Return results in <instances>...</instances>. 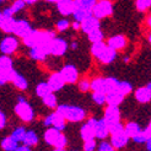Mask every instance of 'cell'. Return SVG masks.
<instances>
[{"label": "cell", "instance_id": "6da1fadb", "mask_svg": "<svg viewBox=\"0 0 151 151\" xmlns=\"http://www.w3.org/2000/svg\"><path fill=\"white\" fill-rule=\"evenodd\" d=\"M53 37H55L54 31H49V29H36L32 28L26 37L22 38V43L25 44L27 48H32L40 44L48 43Z\"/></svg>", "mask_w": 151, "mask_h": 151}, {"label": "cell", "instance_id": "f5cc1de1", "mask_svg": "<svg viewBox=\"0 0 151 151\" xmlns=\"http://www.w3.org/2000/svg\"><path fill=\"white\" fill-rule=\"evenodd\" d=\"M70 27L74 29V31H80V22H78V21L70 22Z\"/></svg>", "mask_w": 151, "mask_h": 151}, {"label": "cell", "instance_id": "5b68a950", "mask_svg": "<svg viewBox=\"0 0 151 151\" xmlns=\"http://www.w3.org/2000/svg\"><path fill=\"white\" fill-rule=\"evenodd\" d=\"M49 55L52 57H63L69 49V43H68L62 37H53L48 43Z\"/></svg>", "mask_w": 151, "mask_h": 151}, {"label": "cell", "instance_id": "8fae6325", "mask_svg": "<svg viewBox=\"0 0 151 151\" xmlns=\"http://www.w3.org/2000/svg\"><path fill=\"white\" fill-rule=\"evenodd\" d=\"M106 44L109 48L119 52V50H123L128 46V38L124 35H114L106 41Z\"/></svg>", "mask_w": 151, "mask_h": 151}, {"label": "cell", "instance_id": "9f6ffc18", "mask_svg": "<svg viewBox=\"0 0 151 151\" xmlns=\"http://www.w3.org/2000/svg\"><path fill=\"white\" fill-rule=\"evenodd\" d=\"M145 144H146V149L150 151V150H151V140H147V141L145 142Z\"/></svg>", "mask_w": 151, "mask_h": 151}, {"label": "cell", "instance_id": "9a60e30c", "mask_svg": "<svg viewBox=\"0 0 151 151\" xmlns=\"http://www.w3.org/2000/svg\"><path fill=\"white\" fill-rule=\"evenodd\" d=\"M135 100H137L139 103H149L150 100H151V84H149L146 86H142V87H139L135 90Z\"/></svg>", "mask_w": 151, "mask_h": 151}, {"label": "cell", "instance_id": "ffe728a7", "mask_svg": "<svg viewBox=\"0 0 151 151\" xmlns=\"http://www.w3.org/2000/svg\"><path fill=\"white\" fill-rule=\"evenodd\" d=\"M11 82H12V85L16 87L17 90H20V91H25V90H27V87H28V81H27V79H26L22 74L17 73V71H15Z\"/></svg>", "mask_w": 151, "mask_h": 151}, {"label": "cell", "instance_id": "4fadbf2b", "mask_svg": "<svg viewBox=\"0 0 151 151\" xmlns=\"http://www.w3.org/2000/svg\"><path fill=\"white\" fill-rule=\"evenodd\" d=\"M128 141H129V137L125 134L124 129L122 130H119L117 133H113L111 134V144L112 146L114 147L116 150H119V149H123L127 144H128Z\"/></svg>", "mask_w": 151, "mask_h": 151}, {"label": "cell", "instance_id": "680465c9", "mask_svg": "<svg viewBox=\"0 0 151 151\" xmlns=\"http://www.w3.org/2000/svg\"><path fill=\"white\" fill-rule=\"evenodd\" d=\"M43 1H46V3H53V4H55L58 0H43Z\"/></svg>", "mask_w": 151, "mask_h": 151}, {"label": "cell", "instance_id": "db71d44e", "mask_svg": "<svg viewBox=\"0 0 151 151\" xmlns=\"http://www.w3.org/2000/svg\"><path fill=\"white\" fill-rule=\"evenodd\" d=\"M26 5H35V4H37L40 1V0H22Z\"/></svg>", "mask_w": 151, "mask_h": 151}, {"label": "cell", "instance_id": "603a6c76", "mask_svg": "<svg viewBox=\"0 0 151 151\" xmlns=\"http://www.w3.org/2000/svg\"><path fill=\"white\" fill-rule=\"evenodd\" d=\"M132 139L134 142H137V144H145L147 140H151V127H150V124H149V127L145 128V129H141V132L135 135V137H133Z\"/></svg>", "mask_w": 151, "mask_h": 151}, {"label": "cell", "instance_id": "7c38bea8", "mask_svg": "<svg viewBox=\"0 0 151 151\" xmlns=\"http://www.w3.org/2000/svg\"><path fill=\"white\" fill-rule=\"evenodd\" d=\"M101 27V20L96 19L93 15H88L86 19H84L80 22V31H82L85 35H87L88 32H91L92 29Z\"/></svg>", "mask_w": 151, "mask_h": 151}, {"label": "cell", "instance_id": "8992f818", "mask_svg": "<svg viewBox=\"0 0 151 151\" xmlns=\"http://www.w3.org/2000/svg\"><path fill=\"white\" fill-rule=\"evenodd\" d=\"M20 46V41L16 36L14 35H6L0 42V52L5 55H12L16 53Z\"/></svg>", "mask_w": 151, "mask_h": 151}, {"label": "cell", "instance_id": "8d00e7d4", "mask_svg": "<svg viewBox=\"0 0 151 151\" xmlns=\"http://www.w3.org/2000/svg\"><path fill=\"white\" fill-rule=\"evenodd\" d=\"M118 79L116 78H104V86H106V93L111 92L113 90H117V85H118Z\"/></svg>", "mask_w": 151, "mask_h": 151}, {"label": "cell", "instance_id": "11a10c76", "mask_svg": "<svg viewBox=\"0 0 151 151\" xmlns=\"http://www.w3.org/2000/svg\"><path fill=\"white\" fill-rule=\"evenodd\" d=\"M70 48H71L73 50H76V49L79 48V43H78L76 41H73V42L70 43Z\"/></svg>", "mask_w": 151, "mask_h": 151}, {"label": "cell", "instance_id": "c3c4849f", "mask_svg": "<svg viewBox=\"0 0 151 151\" xmlns=\"http://www.w3.org/2000/svg\"><path fill=\"white\" fill-rule=\"evenodd\" d=\"M97 141L96 139H90L84 141V151H96Z\"/></svg>", "mask_w": 151, "mask_h": 151}, {"label": "cell", "instance_id": "e0dca14e", "mask_svg": "<svg viewBox=\"0 0 151 151\" xmlns=\"http://www.w3.org/2000/svg\"><path fill=\"white\" fill-rule=\"evenodd\" d=\"M48 85L50 87V90L53 92H57V91H60L64 86H65V82L62 78V75L58 73H52L49 75V78H48Z\"/></svg>", "mask_w": 151, "mask_h": 151}, {"label": "cell", "instance_id": "ee69618b", "mask_svg": "<svg viewBox=\"0 0 151 151\" xmlns=\"http://www.w3.org/2000/svg\"><path fill=\"white\" fill-rule=\"evenodd\" d=\"M107 128H108V133L109 135L113 134V133H117L119 130L123 129V124L120 120H118V122H112V123H107Z\"/></svg>", "mask_w": 151, "mask_h": 151}, {"label": "cell", "instance_id": "d590c367", "mask_svg": "<svg viewBox=\"0 0 151 151\" xmlns=\"http://www.w3.org/2000/svg\"><path fill=\"white\" fill-rule=\"evenodd\" d=\"M117 91H119L123 96H128L129 93L133 92V86L130 82H128V81H118Z\"/></svg>", "mask_w": 151, "mask_h": 151}, {"label": "cell", "instance_id": "7a4b0ae2", "mask_svg": "<svg viewBox=\"0 0 151 151\" xmlns=\"http://www.w3.org/2000/svg\"><path fill=\"white\" fill-rule=\"evenodd\" d=\"M55 112L59 113L66 122L78 123L82 122L86 118V112L84 108L73 104H58L55 107Z\"/></svg>", "mask_w": 151, "mask_h": 151}, {"label": "cell", "instance_id": "d6a6232c", "mask_svg": "<svg viewBox=\"0 0 151 151\" xmlns=\"http://www.w3.org/2000/svg\"><path fill=\"white\" fill-rule=\"evenodd\" d=\"M87 40L91 42V43L103 41L104 40V33H103V31L101 29V27L95 28V29H92L91 32H88L87 33Z\"/></svg>", "mask_w": 151, "mask_h": 151}, {"label": "cell", "instance_id": "52a82bcc", "mask_svg": "<svg viewBox=\"0 0 151 151\" xmlns=\"http://www.w3.org/2000/svg\"><path fill=\"white\" fill-rule=\"evenodd\" d=\"M87 122L92 125L93 132H95V138L100 139V140H104L108 138V128H107V123L104 122V119H97V118H90Z\"/></svg>", "mask_w": 151, "mask_h": 151}, {"label": "cell", "instance_id": "ab89813d", "mask_svg": "<svg viewBox=\"0 0 151 151\" xmlns=\"http://www.w3.org/2000/svg\"><path fill=\"white\" fill-rule=\"evenodd\" d=\"M70 28V21L68 19H60L55 24V29L58 32H65Z\"/></svg>", "mask_w": 151, "mask_h": 151}, {"label": "cell", "instance_id": "74e56055", "mask_svg": "<svg viewBox=\"0 0 151 151\" xmlns=\"http://www.w3.org/2000/svg\"><path fill=\"white\" fill-rule=\"evenodd\" d=\"M151 6V0H135V7L139 12H146Z\"/></svg>", "mask_w": 151, "mask_h": 151}, {"label": "cell", "instance_id": "bcb514c9", "mask_svg": "<svg viewBox=\"0 0 151 151\" xmlns=\"http://www.w3.org/2000/svg\"><path fill=\"white\" fill-rule=\"evenodd\" d=\"M92 101L99 104V106H102L106 103V93H102V92H93L92 93Z\"/></svg>", "mask_w": 151, "mask_h": 151}, {"label": "cell", "instance_id": "6f0895ef", "mask_svg": "<svg viewBox=\"0 0 151 151\" xmlns=\"http://www.w3.org/2000/svg\"><path fill=\"white\" fill-rule=\"evenodd\" d=\"M146 25L150 27V25H151V17L149 16V17H146Z\"/></svg>", "mask_w": 151, "mask_h": 151}, {"label": "cell", "instance_id": "277c9868", "mask_svg": "<svg viewBox=\"0 0 151 151\" xmlns=\"http://www.w3.org/2000/svg\"><path fill=\"white\" fill-rule=\"evenodd\" d=\"M91 12L99 20L107 19L112 16L113 12H114V5H113L112 0H99V1L95 3Z\"/></svg>", "mask_w": 151, "mask_h": 151}, {"label": "cell", "instance_id": "7dc6e473", "mask_svg": "<svg viewBox=\"0 0 151 151\" xmlns=\"http://www.w3.org/2000/svg\"><path fill=\"white\" fill-rule=\"evenodd\" d=\"M96 150L97 151H117L114 147L112 146V144L109 141H106V139L100 142V145H97Z\"/></svg>", "mask_w": 151, "mask_h": 151}, {"label": "cell", "instance_id": "3957f363", "mask_svg": "<svg viewBox=\"0 0 151 151\" xmlns=\"http://www.w3.org/2000/svg\"><path fill=\"white\" fill-rule=\"evenodd\" d=\"M15 114L25 123H29L35 119V111L32 106L24 97H19V102L15 106Z\"/></svg>", "mask_w": 151, "mask_h": 151}, {"label": "cell", "instance_id": "681fc988", "mask_svg": "<svg viewBox=\"0 0 151 151\" xmlns=\"http://www.w3.org/2000/svg\"><path fill=\"white\" fill-rule=\"evenodd\" d=\"M78 87L81 92L90 91V80L88 79H81L80 81L78 80Z\"/></svg>", "mask_w": 151, "mask_h": 151}, {"label": "cell", "instance_id": "9c48e42d", "mask_svg": "<svg viewBox=\"0 0 151 151\" xmlns=\"http://www.w3.org/2000/svg\"><path fill=\"white\" fill-rule=\"evenodd\" d=\"M59 74L62 75L65 84H76L79 80V70L74 64H66L60 69Z\"/></svg>", "mask_w": 151, "mask_h": 151}, {"label": "cell", "instance_id": "5bb4252c", "mask_svg": "<svg viewBox=\"0 0 151 151\" xmlns=\"http://www.w3.org/2000/svg\"><path fill=\"white\" fill-rule=\"evenodd\" d=\"M57 11L64 17L71 16V14L75 9V3L74 0H58L55 3Z\"/></svg>", "mask_w": 151, "mask_h": 151}, {"label": "cell", "instance_id": "44dd1931", "mask_svg": "<svg viewBox=\"0 0 151 151\" xmlns=\"http://www.w3.org/2000/svg\"><path fill=\"white\" fill-rule=\"evenodd\" d=\"M50 127L55 128V129L63 132L66 127V120L57 112L50 113Z\"/></svg>", "mask_w": 151, "mask_h": 151}, {"label": "cell", "instance_id": "e575fe53", "mask_svg": "<svg viewBox=\"0 0 151 151\" xmlns=\"http://www.w3.org/2000/svg\"><path fill=\"white\" fill-rule=\"evenodd\" d=\"M50 92H53V91L50 90L47 81H41L40 84L36 86V95L38 96L40 99H42V97H44L46 95H48Z\"/></svg>", "mask_w": 151, "mask_h": 151}, {"label": "cell", "instance_id": "d4e9b609", "mask_svg": "<svg viewBox=\"0 0 151 151\" xmlns=\"http://www.w3.org/2000/svg\"><path fill=\"white\" fill-rule=\"evenodd\" d=\"M90 90L93 92H102L106 93V86H104V78H95L90 81Z\"/></svg>", "mask_w": 151, "mask_h": 151}, {"label": "cell", "instance_id": "f1b7e54d", "mask_svg": "<svg viewBox=\"0 0 151 151\" xmlns=\"http://www.w3.org/2000/svg\"><path fill=\"white\" fill-rule=\"evenodd\" d=\"M14 68H9V69H0V86L6 85L7 82H11L12 76L15 74Z\"/></svg>", "mask_w": 151, "mask_h": 151}, {"label": "cell", "instance_id": "e7e4bbea", "mask_svg": "<svg viewBox=\"0 0 151 151\" xmlns=\"http://www.w3.org/2000/svg\"><path fill=\"white\" fill-rule=\"evenodd\" d=\"M96 1H99V0H96Z\"/></svg>", "mask_w": 151, "mask_h": 151}, {"label": "cell", "instance_id": "f6af8a7d", "mask_svg": "<svg viewBox=\"0 0 151 151\" xmlns=\"http://www.w3.org/2000/svg\"><path fill=\"white\" fill-rule=\"evenodd\" d=\"M68 145V139H66V137L62 133L58 137V139L55 140V142H54V145H53V147H57V149H65V146Z\"/></svg>", "mask_w": 151, "mask_h": 151}, {"label": "cell", "instance_id": "484cf974", "mask_svg": "<svg viewBox=\"0 0 151 151\" xmlns=\"http://www.w3.org/2000/svg\"><path fill=\"white\" fill-rule=\"evenodd\" d=\"M123 129H124V132H125V134L128 135V137L133 138L141 132L142 128L137 122H128L125 125H123Z\"/></svg>", "mask_w": 151, "mask_h": 151}, {"label": "cell", "instance_id": "f35d334b", "mask_svg": "<svg viewBox=\"0 0 151 151\" xmlns=\"http://www.w3.org/2000/svg\"><path fill=\"white\" fill-rule=\"evenodd\" d=\"M9 68H14V62L10 55H0V69H9Z\"/></svg>", "mask_w": 151, "mask_h": 151}, {"label": "cell", "instance_id": "60d3db41", "mask_svg": "<svg viewBox=\"0 0 151 151\" xmlns=\"http://www.w3.org/2000/svg\"><path fill=\"white\" fill-rule=\"evenodd\" d=\"M26 128L25 127H17V128H15L14 132L11 133V137L15 139V140H17L19 142L22 141V139H24L25 137V134H26Z\"/></svg>", "mask_w": 151, "mask_h": 151}, {"label": "cell", "instance_id": "91938a15", "mask_svg": "<svg viewBox=\"0 0 151 151\" xmlns=\"http://www.w3.org/2000/svg\"><path fill=\"white\" fill-rule=\"evenodd\" d=\"M53 151H65V149H57V147H54V150Z\"/></svg>", "mask_w": 151, "mask_h": 151}, {"label": "cell", "instance_id": "2e32d148", "mask_svg": "<svg viewBox=\"0 0 151 151\" xmlns=\"http://www.w3.org/2000/svg\"><path fill=\"white\" fill-rule=\"evenodd\" d=\"M103 119H104L106 123H112V122H118V120H120L119 106L107 104V107H106V109H104Z\"/></svg>", "mask_w": 151, "mask_h": 151}, {"label": "cell", "instance_id": "7bdbcfd3", "mask_svg": "<svg viewBox=\"0 0 151 151\" xmlns=\"http://www.w3.org/2000/svg\"><path fill=\"white\" fill-rule=\"evenodd\" d=\"M75 6H80V7H85V9L92 10V7L96 3V0H74Z\"/></svg>", "mask_w": 151, "mask_h": 151}, {"label": "cell", "instance_id": "b9f144b4", "mask_svg": "<svg viewBox=\"0 0 151 151\" xmlns=\"http://www.w3.org/2000/svg\"><path fill=\"white\" fill-rule=\"evenodd\" d=\"M26 7V4L22 1V0H14L12 1V4L10 5V9H11V11H12V14L14 15H16V14H19L20 11H22Z\"/></svg>", "mask_w": 151, "mask_h": 151}, {"label": "cell", "instance_id": "f907efd6", "mask_svg": "<svg viewBox=\"0 0 151 151\" xmlns=\"http://www.w3.org/2000/svg\"><path fill=\"white\" fill-rule=\"evenodd\" d=\"M6 122H7L6 114H5L4 112L0 111V129H4L5 125H6Z\"/></svg>", "mask_w": 151, "mask_h": 151}, {"label": "cell", "instance_id": "83f0119b", "mask_svg": "<svg viewBox=\"0 0 151 151\" xmlns=\"http://www.w3.org/2000/svg\"><path fill=\"white\" fill-rule=\"evenodd\" d=\"M80 137L82 140H90V139H96L95 138V132H93V128L92 125L90 124L88 122L85 123L80 128Z\"/></svg>", "mask_w": 151, "mask_h": 151}, {"label": "cell", "instance_id": "4316f807", "mask_svg": "<svg viewBox=\"0 0 151 151\" xmlns=\"http://www.w3.org/2000/svg\"><path fill=\"white\" fill-rule=\"evenodd\" d=\"M91 10L88 9H85V7H80V6H75V9L71 14V16L74 17V21H78V22H81L84 19H86L88 15H91Z\"/></svg>", "mask_w": 151, "mask_h": 151}, {"label": "cell", "instance_id": "816d5d0a", "mask_svg": "<svg viewBox=\"0 0 151 151\" xmlns=\"http://www.w3.org/2000/svg\"><path fill=\"white\" fill-rule=\"evenodd\" d=\"M14 151H32V149H31V146H27V145L24 144V145H21V146L19 145Z\"/></svg>", "mask_w": 151, "mask_h": 151}, {"label": "cell", "instance_id": "ba28073f", "mask_svg": "<svg viewBox=\"0 0 151 151\" xmlns=\"http://www.w3.org/2000/svg\"><path fill=\"white\" fill-rule=\"evenodd\" d=\"M32 25L31 22L25 20V19H15V24H14V28H12V33L14 36H16L17 38H24L26 37L32 29Z\"/></svg>", "mask_w": 151, "mask_h": 151}, {"label": "cell", "instance_id": "4dcf8cb0", "mask_svg": "<svg viewBox=\"0 0 151 151\" xmlns=\"http://www.w3.org/2000/svg\"><path fill=\"white\" fill-rule=\"evenodd\" d=\"M17 146H19V141L15 140L11 135H9V137H6L1 140V149L4 151H14Z\"/></svg>", "mask_w": 151, "mask_h": 151}, {"label": "cell", "instance_id": "94428289", "mask_svg": "<svg viewBox=\"0 0 151 151\" xmlns=\"http://www.w3.org/2000/svg\"><path fill=\"white\" fill-rule=\"evenodd\" d=\"M123 60H124V63H128V62H129V58H128V57H125Z\"/></svg>", "mask_w": 151, "mask_h": 151}, {"label": "cell", "instance_id": "30bf717a", "mask_svg": "<svg viewBox=\"0 0 151 151\" xmlns=\"http://www.w3.org/2000/svg\"><path fill=\"white\" fill-rule=\"evenodd\" d=\"M49 43V42H48ZM48 43L40 44L32 48H28V55L31 59L36 60V62H43L46 60L47 57L49 55V48H48Z\"/></svg>", "mask_w": 151, "mask_h": 151}, {"label": "cell", "instance_id": "836d02e7", "mask_svg": "<svg viewBox=\"0 0 151 151\" xmlns=\"http://www.w3.org/2000/svg\"><path fill=\"white\" fill-rule=\"evenodd\" d=\"M106 42L104 41H100V42H95L91 44V48H90V52H91V54L95 59H97L100 57V54L103 52V49L106 48Z\"/></svg>", "mask_w": 151, "mask_h": 151}, {"label": "cell", "instance_id": "f546056e", "mask_svg": "<svg viewBox=\"0 0 151 151\" xmlns=\"http://www.w3.org/2000/svg\"><path fill=\"white\" fill-rule=\"evenodd\" d=\"M22 142H24L25 145L32 147V146L38 144V135L36 134L35 130H26L25 137L22 139Z\"/></svg>", "mask_w": 151, "mask_h": 151}, {"label": "cell", "instance_id": "ac0fdd59", "mask_svg": "<svg viewBox=\"0 0 151 151\" xmlns=\"http://www.w3.org/2000/svg\"><path fill=\"white\" fill-rule=\"evenodd\" d=\"M117 50H114V49H112V48H109L108 46H106V48L103 49V52L100 54V57L97 58V60H99L100 63H102V64H111V63H113L116 60V58H117Z\"/></svg>", "mask_w": 151, "mask_h": 151}, {"label": "cell", "instance_id": "cb8c5ba5", "mask_svg": "<svg viewBox=\"0 0 151 151\" xmlns=\"http://www.w3.org/2000/svg\"><path fill=\"white\" fill-rule=\"evenodd\" d=\"M14 24H15V16L11 17H4L0 22V31H3L6 35H11L12 33V28H14Z\"/></svg>", "mask_w": 151, "mask_h": 151}, {"label": "cell", "instance_id": "d6986e66", "mask_svg": "<svg viewBox=\"0 0 151 151\" xmlns=\"http://www.w3.org/2000/svg\"><path fill=\"white\" fill-rule=\"evenodd\" d=\"M125 99V96H123L117 90H113L111 92L106 93V103L111 104V106H119Z\"/></svg>", "mask_w": 151, "mask_h": 151}, {"label": "cell", "instance_id": "be15d7a7", "mask_svg": "<svg viewBox=\"0 0 151 151\" xmlns=\"http://www.w3.org/2000/svg\"><path fill=\"white\" fill-rule=\"evenodd\" d=\"M5 1V0H0V4H1V3H4Z\"/></svg>", "mask_w": 151, "mask_h": 151}, {"label": "cell", "instance_id": "1f68e13d", "mask_svg": "<svg viewBox=\"0 0 151 151\" xmlns=\"http://www.w3.org/2000/svg\"><path fill=\"white\" fill-rule=\"evenodd\" d=\"M42 101H43V104L46 106L47 108H49V109H55V107L58 106L57 96L53 92H50V93L46 95L44 97H42Z\"/></svg>", "mask_w": 151, "mask_h": 151}, {"label": "cell", "instance_id": "7402d4cb", "mask_svg": "<svg viewBox=\"0 0 151 151\" xmlns=\"http://www.w3.org/2000/svg\"><path fill=\"white\" fill-rule=\"evenodd\" d=\"M62 134V132L60 130H58V129H55V128H53V127H48V129L46 130V133H44V141L47 142L48 145H50V146H53L54 145V142H55V140L58 139V137Z\"/></svg>", "mask_w": 151, "mask_h": 151}, {"label": "cell", "instance_id": "6125c7cd", "mask_svg": "<svg viewBox=\"0 0 151 151\" xmlns=\"http://www.w3.org/2000/svg\"><path fill=\"white\" fill-rule=\"evenodd\" d=\"M1 20H3V12H1V10H0V22H1Z\"/></svg>", "mask_w": 151, "mask_h": 151}]
</instances>
